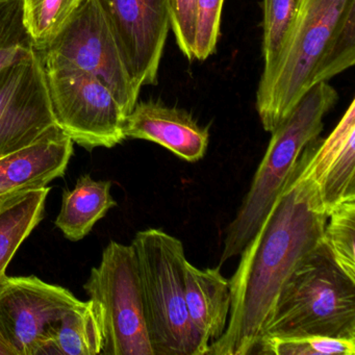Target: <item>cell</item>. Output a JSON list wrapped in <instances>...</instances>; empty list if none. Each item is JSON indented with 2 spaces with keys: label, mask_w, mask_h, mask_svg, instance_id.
Masks as SVG:
<instances>
[{
  "label": "cell",
  "mask_w": 355,
  "mask_h": 355,
  "mask_svg": "<svg viewBox=\"0 0 355 355\" xmlns=\"http://www.w3.org/2000/svg\"><path fill=\"white\" fill-rule=\"evenodd\" d=\"M84 0H24V20L37 51L66 26Z\"/></svg>",
  "instance_id": "d6986e66"
},
{
  "label": "cell",
  "mask_w": 355,
  "mask_h": 355,
  "mask_svg": "<svg viewBox=\"0 0 355 355\" xmlns=\"http://www.w3.org/2000/svg\"><path fill=\"white\" fill-rule=\"evenodd\" d=\"M44 69L55 124L73 142L91 150L125 140L128 115L99 78L70 66Z\"/></svg>",
  "instance_id": "52a82bcc"
},
{
  "label": "cell",
  "mask_w": 355,
  "mask_h": 355,
  "mask_svg": "<svg viewBox=\"0 0 355 355\" xmlns=\"http://www.w3.org/2000/svg\"><path fill=\"white\" fill-rule=\"evenodd\" d=\"M55 125L46 74L36 51L0 71V157Z\"/></svg>",
  "instance_id": "30bf717a"
},
{
  "label": "cell",
  "mask_w": 355,
  "mask_h": 355,
  "mask_svg": "<svg viewBox=\"0 0 355 355\" xmlns=\"http://www.w3.org/2000/svg\"><path fill=\"white\" fill-rule=\"evenodd\" d=\"M313 174L327 216L355 199V101L326 139L318 138L311 157Z\"/></svg>",
  "instance_id": "5bb4252c"
},
{
  "label": "cell",
  "mask_w": 355,
  "mask_h": 355,
  "mask_svg": "<svg viewBox=\"0 0 355 355\" xmlns=\"http://www.w3.org/2000/svg\"><path fill=\"white\" fill-rule=\"evenodd\" d=\"M124 135L157 143L190 163L205 157L209 142V128L188 112L157 101L136 103L126 116Z\"/></svg>",
  "instance_id": "7c38bea8"
},
{
  "label": "cell",
  "mask_w": 355,
  "mask_h": 355,
  "mask_svg": "<svg viewBox=\"0 0 355 355\" xmlns=\"http://www.w3.org/2000/svg\"><path fill=\"white\" fill-rule=\"evenodd\" d=\"M254 353L265 355H355V338L265 336Z\"/></svg>",
  "instance_id": "7402d4cb"
},
{
  "label": "cell",
  "mask_w": 355,
  "mask_h": 355,
  "mask_svg": "<svg viewBox=\"0 0 355 355\" xmlns=\"http://www.w3.org/2000/svg\"><path fill=\"white\" fill-rule=\"evenodd\" d=\"M184 282L187 311L207 355L209 345L221 338L227 326L232 305L230 280L222 275L220 266L199 269L186 259Z\"/></svg>",
  "instance_id": "9a60e30c"
},
{
  "label": "cell",
  "mask_w": 355,
  "mask_h": 355,
  "mask_svg": "<svg viewBox=\"0 0 355 355\" xmlns=\"http://www.w3.org/2000/svg\"><path fill=\"white\" fill-rule=\"evenodd\" d=\"M338 99V92L328 82L318 83L305 92L288 118L271 132V140L250 189L228 226L220 267L240 255L254 236L303 151L319 138L324 128V117Z\"/></svg>",
  "instance_id": "7a4b0ae2"
},
{
  "label": "cell",
  "mask_w": 355,
  "mask_h": 355,
  "mask_svg": "<svg viewBox=\"0 0 355 355\" xmlns=\"http://www.w3.org/2000/svg\"><path fill=\"white\" fill-rule=\"evenodd\" d=\"M265 336L355 338V280L323 242L282 288Z\"/></svg>",
  "instance_id": "5b68a950"
},
{
  "label": "cell",
  "mask_w": 355,
  "mask_h": 355,
  "mask_svg": "<svg viewBox=\"0 0 355 355\" xmlns=\"http://www.w3.org/2000/svg\"><path fill=\"white\" fill-rule=\"evenodd\" d=\"M145 319L155 355H207L191 323L184 299V244L157 228L141 230L132 242Z\"/></svg>",
  "instance_id": "3957f363"
},
{
  "label": "cell",
  "mask_w": 355,
  "mask_h": 355,
  "mask_svg": "<svg viewBox=\"0 0 355 355\" xmlns=\"http://www.w3.org/2000/svg\"><path fill=\"white\" fill-rule=\"evenodd\" d=\"M322 242L336 265L355 280V199L342 203L329 214Z\"/></svg>",
  "instance_id": "ffe728a7"
},
{
  "label": "cell",
  "mask_w": 355,
  "mask_h": 355,
  "mask_svg": "<svg viewBox=\"0 0 355 355\" xmlns=\"http://www.w3.org/2000/svg\"><path fill=\"white\" fill-rule=\"evenodd\" d=\"M112 182L94 180L90 174L78 178L73 190H64L61 211L55 224L72 242L84 239L117 205L111 194Z\"/></svg>",
  "instance_id": "e0dca14e"
},
{
  "label": "cell",
  "mask_w": 355,
  "mask_h": 355,
  "mask_svg": "<svg viewBox=\"0 0 355 355\" xmlns=\"http://www.w3.org/2000/svg\"><path fill=\"white\" fill-rule=\"evenodd\" d=\"M103 343L101 311L89 299L67 311L51 327L36 355H99Z\"/></svg>",
  "instance_id": "2e32d148"
},
{
  "label": "cell",
  "mask_w": 355,
  "mask_h": 355,
  "mask_svg": "<svg viewBox=\"0 0 355 355\" xmlns=\"http://www.w3.org/2000/svg\"><path fill=\"white\" fill-rule=\"evenodd\" d=\"M51 188L24 191L0 200V280L22 243L44 217Z\"/></svg>",
  "instance_id": "ac0fdd59"
},
{
  "label": "cell",
  "mask_w": 355,
  "mask_h": 355,
  "mask_svg": "<svg viewBox=\"0 0 355 355\" xmlns=\"http://www.w3.org/2000/svg\"><path fill=\"white\" fill-rule=\"evenodd\" d=\"M72 153L73 141L55 124L32 144L0 157V199L62 178Z\"/></svg>",
  "instance_id": "4fadbf2b"
},
{
  "label": "cell",
  "mask_w": 355,
  "mask_h": 355,
  "mask_svg": "<svg viewBox=\"0 0 355 355\" xmlns=\"http://www.w3.org/2000/svg\"><path fill=\"white\" fill-rule=\"evenodd\" d=\"M0 200H1V199H0Z\"/></svg>",
  "instance_id": "83f0119b"
},
{
  "label": "cell",
  "mask_w": 355,
  "mask_h": 355,
  "mask_svg": "<svg viewBox=\"0 0 355 355\" xmlns=\"http://www.w3.org/2000/svg\"><path fill=\"white\" fill-rule=\"evenodd\" d=\"M0 355H19L18 351L12 346L11 343L0 331Z\"/></svg>",
  "instance_id": "4316f807"
},
{
  "label": "cell",
  "mask_w": 355,
  "mask_h": 355,
  "mask_svg": "<svg viewBox=\"0 0 355 355\" xmlns=\"http://www.w3.org/2000/svg\"><path fill=\"white\" fill-rule=\"evenodd\" d=\"M135 88L157 84L171 28L170 0H96Z\"/></svg>",
  "instance_id": "9c48e42d"
},
{
  "label": "cell",
  "mask_w": 355,
  "mask_h": 355,
  "mask_svg": "<svg viewBox=\"0 0 355 355\" xmlns=\"http://www.w3.org/2000/svg\"><path fill=\"white\" fill-rule=\"evenodd\" d=\"M37 53L44 67L70 66L96 76L126 115L138 103L140 92L130 80L96 0H84L61 32Z\"/></svg>",
  "instance_id": "ba28073f"
},
{
  "label": "cell",
  "mask_w": 355,
  "mask_h": 355,
  "mask_svg": "<svg viewBox=\"0 0 355 355\" xmlns=\"http://www.w3.org/2000/svg\"><path fill=\"white\" fill-rule=\"evenodd\" d=\"M36 51L24 20V0H0V71Z\"/></svg>",
  "instance_id": "603a6c76"
},
{
  "label": "cell",
  "mask_w": 355,
  "mask_h": 355,
  "mask_svg": "<svg viewBox=\"0 0 355 355\" xmlns=\"http://www.w3.org/2000/svg\"><path fill=\"white\" fill-rule=\"evenodd\" d=\"M302 3L303 0H263V73L275 65Z\"/></svg>",
  "instance_id": "44dd1931"
},
{
  "label": "cell",
  "mask_w": 355,
  "mask_h": 355,
  "mask_svg": "<svg viewBox=\"0 0 355 355\" xmlns=\"http://www.w3.org/2000/svg\"><path fill=\"white\" fill-rule=\"evenodd\" d=\"M224 0H198L195 59L205 61L216 51Z\"/></svg>",
  "instance_id": "d4e9b609"
},
{
  "label": "cell",
  "mask_w": 355,
  "mask_h": 355,
  "mask_svg": "<svg viewBox=\"0 0 355 355\" xmlns=\"http://www.w3.org/2000/svg\"><path fill=\"white\" fill-rule=\"evenodd\" d=\"M198 0H170L171 28L180 51L189 60L195 59Z\"/></svg>",
  "instance_id": "484cf974"
},
{
  "label": "cell",
  "mask_w": 355,
  "mask_h": 355,
  "mask_svg": "<svg viewBox=\"0 0 355 355\" xmlns=\"http://www.w3.org/2000/svg\"><path fill=\"white\" fill-rule=\"evenodd\" d=\"M103 319V355H155L132 245L111 241L84 286Z\"/></svg>",
  "instance_id": "8992f818"
},
{
  "label": "cell",
  "mask_w": 355,
  "mask_h": 355,
  "mask_svg": "<svg viewBox=\"0 0 355 355\" xmlns=\"http://www.w3.org/2000/svg\"><path fill=\"white\" fill-rule=\"evenodd\" d=\"M355 63V10L348 14L332 38L315 76L313 85L328 82Z\"/></svg>",
  "instance_id": "cb8c5ba5"
},
{
  "label": "cell",
  "mask_w": 355,
  "mask_h": 355,
  "mask_svg": "<svg viewBox=\"0 0 355 355\" xmlns=\"http://www.w3.org/2000/svg\"><path fill=\"white\" fill-rule=\"evenodd\" d=\"M355 0H303L275 65L261 74L257 111L263 130L274 132L313 86V76Z\"/></svg>",
  "instance_id": "277c9868"
},
{
  "label": "cell",
  "mask_w": 355,
  "mask_h": 355,
  "mask_svg": "<svg viewBox=\"0 0 355 355\" xmlns=\"http://www.w3.org/2000/svg\"><path fill=\"white\" fill-rule=\"evenodd\" d=\"M69 290L35 275L0 280V331L19 355H36L61 318L80 304Z\"/></svg>",
  "instance_id": "8fae6325"
},
{
  "label": "cell",
  "mask_w": 355,
  "mask_h": 355,
  "mask_svg": "<svg viewBox=\"0 0 355 355\" xmlns=\"http://www.w3.org/2000/svg\"><path fill=\"white\" fill-rule=\"evenodd\" d=\"M315 140L307 145L259 230L241 251L230 280L227 326L209 345L207 355L254 354L282 288L321 244L328 216L311 166Z\"/></svg>",
  "instance_id": "6da1fadb"
}]
</instances>
